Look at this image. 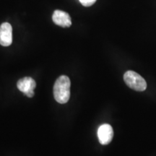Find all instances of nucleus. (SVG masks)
I'll return each mask as SVG.
<instances>
[{
  "label": "nucleus",
  "mask_w": 156,
  "mask_h": 156,
  "mask_svg": "<svg viewBox=\"0 0 156 156\" xmlns=\"http://www.w3.org/2000/svg\"><path fill=\"white\" fill-rule=\"evenodd\" d=\"M124 80L129 87L134 90L144 91L147 88L145 79L134 71L126 72L124 75Z\"/></svg>",
  "instance_id": "2"
},
{
  "label": "nucleus",
  "mask_w": 156,
  "mask_h": 156,
  "mask_svg": "<svg viewBox=\"0 0 156 156\" xmlns=\"http://www.w3.org/2000/svg\"><path fill=\"white\" fill-rule=\"evenodd\" d=\"M12 42V28L8 23H4L0 25V44L9 46Z\"/></svg>",
  "instance_id": "5"
},
{
  "label": "nucleus",
  "mask_w": 156,
  "mask_h": 156,
  "mask_svg": "<svg viewBox=\"0 0 156 156\" xmlns=\"http://www.w3.org/2000/svg\"><path fill=\"white\" fill-rule=\"evenodd\" d=\"M79 1L85 7H90V6H92L94 4L96 0H79Z\"/></svg>",
  "instance_id": "7"
},
{
  "label": "nucleus",
  "mask_w": 156,
  "mask_h": 156,
  "mask_svg": "<svg viewBox=\"0 0 156 156\" xmlns=\"http://www.w3.org/2000/svg\"><path fill=\"white\" fill-rule=\"evenodd\" d=\"M17 88L28 98L34 96V89L36 87V81L30 77H25L19 80L17 83Z\"/></svg>",
  "instance_id": "3"
},
{
  "label": "nucleus",
  "mask_w": 156,
  "mask_h": 156,
  "mask_svg": "<svg viewBox=\"0 0 156 156\" xmlns=\"http://www.w3.org/2000/svg\"><path fill=\"white\" fill-rule=\"evenodd\" d=\"M113 136H114V130L110 124H102L98 129V137L101 145H108L112 142Z\"/></svg>",
  "instance_id": "4"
},
{
  "label": "nucleus",
  "mask_w": 156,
  "mask_h": 156,
  "mask_svg": "<svg viewBox=\"0 0 156 156\" xmlns=\"http://www.w3.org/2000/svg\"><path fill=\"white\" fill-rule=\"evenodd\" d=\"M71 82L67 76L62 75L56 80L54 85V96L61 104L67 103L70 97Z\"/></svg>",
  "instance_id": "1"
},
{
  "label": "nucleus",
  "mask_w": 156,
  "mask_h": 156,
  "mask_svg": "<svg viewBox=\"0 0 156 156\" xmlns=\"http://www.w3.org/2000/svg\"><path fill=\"white\" fill-rule=\"evenodd\" d=\"M53 22L62 28H69L72 25L71 17L68 13L62 10L54 11L52 16Z\"/></svg>",
  "instance_id": "6"
}]
</instances>
